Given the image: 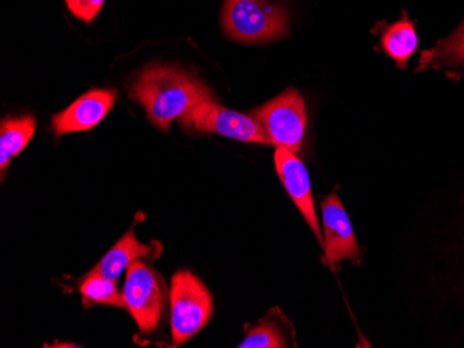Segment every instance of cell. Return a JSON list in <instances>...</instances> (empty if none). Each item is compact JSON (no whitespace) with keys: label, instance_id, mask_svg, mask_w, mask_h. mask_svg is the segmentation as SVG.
<instances>
[{"label":"cell","instance_id":"obj_1","mask_svg":"<svg viewBox=\"0 0 464 348\" xmlns=\"http://www.w3.org/2000/svg\"><path fill=\"white\" fill-rule=\"evenodd\" d=\"M130 98L145 108L153 126L169 132L174 119L213 99V93L184 70L152 63L135 80Z\"/></svg>","mask_w":464,"mask_h":348},{"label":"cell","instance_id":"obj_2","mask_svg":"<svg viewBox=\"0 0 464 348\" xmlns=\"http://www.w3.org/2000/svg\"><path fill=\"white\" fill-rule=\"evenodd\" d=\"M221 24L232 41L266 43L285 35L288 17L277 0H226Z\"/></svg>","mask_w":464,"mask_h":348},{"label":"cell","instance_id":"obj_3","mask_svg":"<svg viewBox=\"0 0 464 348\" xmlns=\"http://www.w3.org/2000/svg\"><path fill=\"white\" fill-rule=\"evenodd\" d=\"M170 304L173 345L179 347L210 321L213 298L199 277L181 271L171 280Z\"/></svg>","mask_w":464,"mask_h":348},{"label":"cell","instance_id":"obj_4","mask_svg":"<svg viewBox=\"0 0 464 348\" xmlns=\"http://www.w3.org/2000/svg\"><path fill=\"white\" fill-rule=\"evenodd\" d=\"M252 117L267 132L274 146L299 155L306 132V105L296 89H286L253 111Z\"/></svg>","mask_w":464,"mask_h":348},{"label":"cell","instance_id":"obj_5","mask_svg":"<svg viewBox=\"0 0 464 348\" xmlns=\"http://www.w3.org/2000/svg\"><path fill=\"white\" fill-rule=\"evenodd\" d=\"M184 128L218 134L241 142L274 146L267 132L255 117L229 110L218 105L215 99L202 101L179 118Z\"/></svg>","mask_w":464,"mask_h":348},{"label":"cell","instance_id":"obj_6","mask_svg":"<svg viewBox=\"0 0 464 348\" xmlns=\"http://www.w3.org/2000/svg\"><path fill=\"white\" fill-rule=\"evenodd\" d=\"M164 290L160 277L145 262L137 259L130 265L122 296L140 334H150L158 329L166 298Z\"/></svg>","mask_w":464,"mask_h":348},{"label":"cell","instance_id":"obj_7","mask_svg":"<svg viewBox=\"0 0 464 348\" xmlns=\"http://www.w3.org/2000/svg\"><path fill=\"white\" fill-rule=\"evenodd\" d=\"M274 163L284 188L288 192L295 206L298 207L299 212L309 223L319 243L324 246V238L320 232L319 218H317L314 200H313L312 183H310L309 173L304 161L298 157V155L284 147H277L274 155Z\"/></svg>","mask_w":464,"mask_h":348},{"label":"cell","instance_id":"obj_8","mask_svg":"<svg viewBox=\"0 0 464 348\" xmlns=\"http://www.w3.org/2000/svg\"><path fill=\"white\" fill-rule=\"evenodd\" d=\"M323 225H324L325 261L335 267L343 259L352 262L361 259V249L354 238L351 220L336 193H331L322 202Z\"/></svg>","mask_w":464,"mask_h":348},{"label":"cell","instance_id":"obj_9","mask_svg":"<svg viewBox=\"0 0 464 348\" xmlns=\"http://www.w3.org/2000/svg\"><path fill=\"white\" fill-rule=\"evenodd\" d=\"M116 100V90H91L77 99L69 108L52 117V128L57 136L90 131L108 116Z\"/></svg>","mask_w":464,"mask_h":348},{"label":"cell","instance_id":"obj_10","mask_svg":"<svg viewBox=\"0 0 464 348\" xmlns=\"http://www.w3.org/2000/svg\"><path fill=\"white\" fill-rule=\"evenodd\" d=\"M159 253H160L159 244L140 243L135 238L134 230H131L114 244L113 248L106 253V256L91 272H95V274L117 282L122 272L127 271L132 262L143 259V257L156 259Z\"/></svg>","mask_w":464,"mask_h":348},{"label":"cell","instance_id":"obj_11","mask_svg":"<svg viewBox=\"0 0 464 348\" xmlns=\"http://www.w3.org/2000/svg\"><path fill=\"white\" fill-rule=\"evenodd\" d=\"M35 119L31 116L7 117L0 127V170L9 167L10 161L23 152L35 134Z\"/></svg>","mask_w":464,"mask_h":348},{"label":"cell","instance_id":"obj_12","mask_svg":"<svg viewBox=\"0 0 464 348\" xmlns=\"http://www.w3.org/2000/svg\"><path fill=\"white\" fill-rule=\"evenodd\" d=\"M382 49L385 53L395 60L396 64L405 69L408 60L419 49V36L413 23L403 15L402 20L393 23L385 30L382 38Z\"/></svg>","mask_w":464,"mask_h":348},{"label":"cell","instance_id":"obj_13","mask_svg":"<svg viewBox=\"0 0 464 348\" xmlns=\"http://www.w3.org/2000/svg\"><path fill=\"white\" fill-rule=\"evenodd\" d=\"M464 66V22L452 35L438 42L431 51L423 52L419 61V71L429 67Z\"/></svg>","mask_w":464,"mask_h":348},{"label":"cell","instance_id":"obj_14","mask_svg":"<svg viewBox=\"0 0 464 348\" xmlns=\"http://www.w3.org/2000/svg\"><path fill=\"white\" fill-rule=\"evenodd\" d=\"M80 292L83 297L85 306L92 304H103V306H120L127 310L124 296L117 289L116 280L108 279L102 275L90 272L83 277L80 286Z\"/></svg>","mask_w":464,"mask_h":348},{"label":"cell","instance_id":"obj_15","mask_svg":"<svg viewBox=\"0 0 464 348\" xmlns=\"http://www.w3.org/2000/svg\"><path fill=\"white\" fill-rule=\"evenodd\" d=\"M239 348H281L286 347V340L283 332L274 322H260L257 326L252 327L245 340H242Z\"/></svg>","mask_w":464,"mask_h":348},{"label":"cell","instance_id":"obj_16","mask_svg":"<svg viewBox=\"0 0 464 348\" xmlns=\"http://www.w3.org/2000/svg\"><path fill=\"white\" fill-rule=\"evenodd\" d=\"M104 0H66L67 7L72 15L82 20L83 23H91L101 12Z\"/></svg>","mask_w":464,"mask_h":348}]
</instances>
